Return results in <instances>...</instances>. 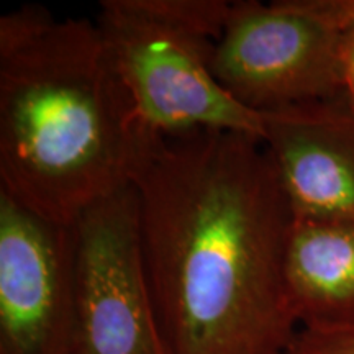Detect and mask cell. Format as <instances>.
Listing matches in <instances>:
<instances>
[{"label":"cell","mask_w":354,"mask_h":354,"mask_svg":"<svg viewBox=\"0 0 354 354\" xmlns=\"http://www.w3.org/2000/svg\"><path fill=\"white\" fill-rule=\"evenodd\" d=\"M71 232V354H166L146 276L133 185L84 210Z\"/></svg>","instance_id":"5b68a950"},{"label":"cell","mask_w":354,"mask_h":354,"mask_svg":"<svg viewBox=\"0 0 354 354\" xmlns=\"http://www.w3.org/2000/svg\"><path fill=\"white\" fill-rule=\"evenodd\" d=\"M263 145L294 216L354 218V105L346 97L263 113Z\"/></svg>","instance_id":"52a82bcc"},{"label":"cell","mask_w":354,"mask_h":354,"mask_svg":"<svg viewBox=\"0 0 354 354\" xmlns=\"http://www.w3.org/2000/svg\"><path fill=\"white\" fill-rule=\"evenodd\" d=\"M73 333L71 225L0 192V354H71Z\"/></svg>","instance_id":"8992f818"},{"label":"cell","mask_w":354,"mask_h":354,"mask_svg":"<svg viewBox=\"0 0 354 354\" xmlns=\"http://www.w3.org/2000/svg\"><path fill=\"white\" fill-rule=\"evenodd\" d=\"M284 271L299 326H354V218L294 216Z\"/></svg>","instance_id":"ba28073f"},{"label":"cell","mask_w":354,"mask_h":354,"mask_svg":"<svg viewBox=\"0 0 354 354\" xmlns=\"http://www.w3.org/2000/svg\"><path fill=\"white\" fill-rule=\"evenodd\" d=\"M282 354H354V326H342V328L300 326Z\"/></svg>","instance_id":"9c48e42d"},{"label":"cell","mask_w":354,"mask_h":354,"mask_svg":"<svg viewBox=\"0 0 354 354\" xmlns=\"http://www.w3.org/2000/svg\"><path fill=\"white\" fill-rule=\"evenodd\" d=\"M354 0L232 2L214 56L221 87L254 112L344 95Z\"/></svg>","instance_id":"277c9868"},{"label":"cell","mask_w":354,"mask_h":354,"mask_svg":"<svg viewBox=\"0 0 354 354\" xmlns=\"http://www.w3.org/2000/svg\"><path fill=\"white\" fill-rule=\"evenodd\" d=\"M230 7L227 0L100 2L95 25L151 135L216 130L263 141V113L240 104L214 73Z\"/></svg>","instance_id":"3957f363"},{"label":"cell","mask_w":354,"mask_h":354,"mask_svg":"<svg viewBox=\"0 0 354 354\" xmlns=\"http://www.w3.org/2000/svg\"><path fill=\"white\" fill-rule=\"evenodd\" d=\"M344 97L354 105V28L344 35L343 41Z\"/></svg>","instance_id":"30bf717a"},{"label":"cell","mask_w":354,"mask_h":354,"mask_svg":"<svg viewBox=\"0 0 354 354\" xmlns=\"http://www.w3.org/2000/svg\"><path fill=\"white\" fill-rule=\"evenodd\" d=\"M141 125L95 20L25 6L0 19V192L59 225L131 185Z\"/></svg>","instance_id":"7a4b0ae2"},{"label":"cell","mask_w":354,"mask_h":354,"mask_svg":"<svg viewBox=\"0 0 354 354\" xmlns=\"http://www.w3.org/2000/svg\"><path fill=\"white\" fill-rule=\"evenodd\" d=\"M131 185L166 354H282L300 328L286 289L294 220L256 136H156Z\"/></svg>","instance_id":"6da1fadb"}]
</instances>
